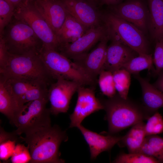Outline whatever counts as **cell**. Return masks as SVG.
<instances>
[{
  "label": "cell",
  "instance_id": "2e32d148",
  "mask_svg": "<svg viewBox=\"0 0 163 163\" xmlns=\"http://www.w3.org/2000/svg\"><path fill=\"white\" fill-rule=\"evenodd\" d=\"M32 2L56 34L64 24L67 15V11L62 2L61 0H37Z\"/></svg>",
  "mask_w": 163,
  "mask_h": 163
},
{
  "label": "cell",
  "instance_id": "484cf974",
  "mask_svg": "<svg viewBox=\"0 0 163 163\" xmlns=\"http://www.w3.org/2000/svg\"><path fill=\"white\" fill-rule=\"evenodd\" d=\"M153 63L152 54H140L131 59L122 68L131 74L137 75L143 70H154Z\"/></svg>",
  "mask_w": 163,
  "mask_h": 163
},
{
  "label": "cell",
  "instance_id": "ac0fdd59",
  "mask_svg": "<svg viewBox=\"0 0 163 163\" xmlns=\"http://www.w3.org/2000/svg\"><path fill=\"white\" fill-rule=\"evenodd\" d=\"M89 28L67 11L65 21L56 34L60 47L75 41L83 35Z\"/></svg>",
  "mask_w": 163,
  "mask_h": 163
},
{
  "label": "cell",
  "instance_id": "74e56055",
  "mask_svg": "<svg viewBox=\"0 0 163 163\" xmlns=\"http://www.w3.org/2000/svg\"><path fill=\"white\" fill-rule=\"evenodd\" d=\"M12 5L16 9L24 2L23 0H5Z\"/></svg>",
  "mask_w": 163,
  "mask_h": 163
},
{
  "label": "cell",
  "instance_id": "8d00e7d4",
  "mask_svg": "<svg viewBox=\"0 0 163 163\" xmlns=\"http://www.w3.org/2000/svg\"><path fill=\"white\" fill-rule=\"evenodd\" d=\"M125 0H101V4L106 5L109 6L119 4Z\"/></svg>",
  "mask_w": 163,
  "mask_h": 163
},
{
  "label": "cell",
  "instance_id": "7402d4cb",
  "mask_svg": "<svg viewBox=\"0 0 163 163\" xmlns=\"http://www.w3.org/2000/svg\"><path fill=\"white\" fill-rule=\"evenodd\" d=\"M0 78L4 80L13 98L16 107V113L23 107L24 96L29 89L36 82L17 78H4L0 77Z\"/></svg>",
  "mask_w": 163,
  "mask_h": 163
},
{
  "label": "cell",
  "instance_id": "7c38bea8",
  "mask_svg": "<svg viewBox=\"0 0 163 163\" xmlns=\"http://www.w3.org/2000/svg\"><path fill=\"white\" fill-rule=\"evenodd\" d=\"M77 92L78 98L76 105L69 116V128L77 127L86 117L96 111L104 109L102 102L96 97L93 89L81 85Z\"/></svg>",
  "mask_w": 163,
  "mask_h": 163
},
{
  "label": "cell",
  "instance_id": "4fadbf2b",
  "mask_svg": "<svg viewBox=\"0 0 163 163\" xmlns=\"http://www.w3.org/2000/svg\"><path fill=\"white\" fill-rule=\"evenodd\" d=\"M67 11L88 28L103 24V12L88 0H61Z\"/></svg>",
  "mask_w": 163,
  "mask_h": 163
},
{
  "label": "cell",
  "instance_id": "277c9868",
  "mask_svg": "<svg viewBox=\"0 0 163 163\" xmlns=\"http://www.w3.org/2000/svg\"><path fill=\"white\" fill-rule=\"evenodd\" d=\"M2 37L8 52L15 55L39 53L43 44L31 27L14 17L5 29Z\"/></svg>",
  "mask_w": 163,
  "mask_h": 163
},
{
  "label": "cell",
  "instance_id": "d4e9b609",
  "mask_svg": "<svg viewBox=\"0 0 163 163\" xmlns=\"http://www.w3.org/2000/svg\"><path fill=\"white\" fill-rule=\"evenodd\" d=\"M15 104L4 80L0 78V112L11 123L16 111Z\"/></svg>",
  "mask_w": 163,
  "mask_h": 163
},
{
  "label": "cell",
  "instance_id": "3957f363",
  "mask_svg": "<svg viewBox=\"0 0 163 163\" xmlns=\"http://www.w3.org/2000/svg\"><path fill=\"white\" fill-rule=\"evenodd\" d=\"M0 77L4 78H17L49 84L53 78L41 58L39 53L15 55L9 53L8 62L0 69Z\"/></svg>",
  "mask_w": 163,
  "mask_h": 163
},
{
  "label": "cell",
  "instance_id": "4dcf8cb0",
  "mask_svg": "<svg viewBox=\"0 0 163 163\" xmlns=\"http://www.w3.org/2000/svg\"><path fill=\"white\" fill-rule=\"evenodd\" d=\"M14 8L5 0H0V36L13 18Z\"/></svg>",
  "mask_w": 163,
  "mask_h": 163
},
{
  "label": "cell",
  "instance_id": "f35d334b",
  "mask_svg": "<svg viewBox=\"0 0 163 163\" xmlns=\"http://www.w3.org/2000/svg\"><path fill=\"white\" fill-rule=\"evenodd\" d=\"M98 6L101 4V0H88Z\"/></svg>",
  "mask_w": 163,
  "mask_h": 163
},
{
  "label": "cell",
  "instance_id": "9a60e30c",
  "mask_svg": "<svg viewBox=\"0 0 163 163\" xmlns=\"http://www.w3.org/2000/svg\"><path fill=\"white\" fill-rule=\"evenodd\" d=\"M107 46L104 69L112 73L122 69L124 66L139 54L120 40L111 39Z\"/></svg>",
  "mask_w": 163,
  "mask_h": 163
},
{
  "label": "cell",
  "instance_id": "30bf717a",
  "mask_svg": "<svg viewBox=\"0 0 163 163\" xmlns=\"http://www.w3.org/2000/svg\"><path fill=\"white\" fill-rule=\"evenodd\" d=\"M109 36L107 27L104 23L89 28L75 41L61 46L59 52L75 60L87 53L86 52L97 42Z\"/></svg>",
  "mask_w": 163,
  "mask_h": 163
},
{
  "label": "cell",
  "instance_id": "52a82bcc",
  "mask_svg": "<svg viewBox=\"0 0 163 163\" xmlns=\"http://www.w3.org/2000/svg\"><path fill=\"white\" fill-rule=\"evenodd\" d=\"M14 17L27 24L42 42L43 46L59 52L60 44L56 34L32 2H24L15 10Z\"/></svg>",
  "mask_w": 163,
  "mask_h": 163
},
{
  "label": "cell",
  "instance_id": "4316f807",
  "mask_svg": "<svg viewBox=\"0 0 163 163\" xmlns=\"http://www.w3.org/2000/svg\"><path fill=\"white\" fill-rule=\"evenodd\" d=\"M113 73L115 88L119 95L124 99L128 98L131 81V74L122 68Z\"/></svg>",
  "mask_w": 163,
  "mask_h": 163
},
{
  "label": "cell",
  "instance_id": "9c48e42d",
  "mask_svg": "<svg viewBox=\"0 0 163 163\" xmlns=\"http://www.w3.org/2000/svg\"><path fill=\"white\" fill-rule=\"evenodd\" d=\"M109 11L131 23L145 34L148 31L149 10L146 0H125L109 6Z\"/></svg>",
  "mask_w": 163,
  "mask_h": 163
},
{
  "label": "cell",
  "instance_id": "e575fe53",
  "mask_svg": "<svg viewBox=\"0 0 163 163\" xmlns=\"http://www.w3.org/2000/svg\"><path fill=\"white\" fill-rule=\"evenodd\" d=\"M9 57L8 52L4 40L2 37H0V69L6 65Z\"/></svg>",
  "mask_w": 163,
  "mask_h": 163
},
{
  "label": "cell",
  "instance_id": "6da1fadb",
  "mask_svg": "<svg viewBox=\"0 0 163 163\" xmlns=\"http://www.w3.org/2000/svg\"><path fill=\"white\" fill-rule=\"evenodd\" d=\"M19 137L27 145L31 156L30 163H62L59 149L61 143L67 140L65 131L51 123L31 129Z\"/></svg>",
  "mask_w": 163,
  "mask_h": 163
},
{
  "label": "cell",
  "instance_id": "8fae6325",
  "mask_svg": "<svg viewBox=\"0 0 163 163\" xmlns=\"http://www.w3.org/2000/svg\"><path fill=\"white\" fill-rule=\"evenodd\" d=\"M81 85L76 82L62 78L52 84L48 89V94L51 113L57 115L66 112L72 96Z\"/></svg>",
  "mask_w": 163,
  "mask_h": 163
},
{
  "label": "cell",
  "instance_id": "5bb4252c",
  "mask_svg": "<svg viewBox=\"0 0 163 163\" xmlns=\"http://www.w3.org/2000/svg\"><path fill=\"white\" fill-rule=\"evenodd\" d=\"M109 40V36L105 37L91 52L74 60L89 77L94 81L96 77L104 69L107 43Z\"/></svg>",
  "mask_w": 163,
  "mask_h": 163
},
{
  "label": "cell",
  "instance_id": "cb8c5ba5",
  "mask_svg": "<svg viewBox=\"0 0 163 163\" xmlns=\"http://www.w3.org/2000/svg\"><path fill=\"white\" fill-rule=\"evenodd\" d=\"M14 131L8 133L0 127V159L6 161L11 158L17 144L20 142L19 137Z\"/></svg>",
  "mask_w": 163,
  "mask_h": 163
},
{
  "label": "cell",
  "instance_id": "ab89813d",
  "mask_svg": "<svg viewBox=\"0 0 163 163\" xmlns=\"http://www.w3.org/2000/svg\"><path fill=\"white\" fill-rule=\"evenodd\" d=\"M37 0H23V1L24 2H30L34 1H36Z\"/></svg>",
  "mask_w": 163,
  "mask_h": 163
},
{
  "label": "cell",
  "instance_id": "8992f818",
  "mask_svg": "<svg viewBox=\"0 0 163 163\" xmlns=\"http://www.w3.org/2000/svg\"><path fill=\"white\" fill-rule=\"evenodd\" d=\"M39 54L53 78H63L83 86L94 84L95 81L79 66L59 52L43 46Z\"/></svg>",
  "mask_w": 163,
  "mask_h": 163
},
{
  "label": "cell",
  "instance_id": "1f68e13d",
  "mask_svg": "<svg viewBox=\"0 0 163 163\" xmlns=\"http://www.w3.org/2000/svg\"><path fill=\"white\" fill-rule=\"evenodd\" d=\"M145 130L146 136L163 132V118L159 113L156 111L148 118Z\"/></svg>",
  "mask_w": 163,
  "mask_h": 163
},
{
  "label": "cell",
  "instance_id": "ffe728a7",
  "mask_svg": "<svg viewBox=\"0 0 163 163\" xmlns=\"http://www.w3.org/2000/svg\"><path fill=\"white\" fill-rule=\"evenodd\" d=\"M149 10L148 31L154 40L163 39V0H146Z\"/></svg>",
  "mask_w": 163,
  "mask_h": 163
},
{
  "label": "cell",
  "instance_id": "44dd1931",
  "mask_svg": "<svg viewBox=\"0 0 163 163\" xmlns=\"http://www.w3.org/2000/svg\"><path fill=\"white\" fill-rule=\"evenodd\" d=\"M145 125L142 121L133 125L118 143L120 146L126 147L129 153H139L146 136Z\"/></svg>",
  "mask_w": 163,
  "mask_h": 163
},
{
  "label": "cell",
  "instance_id": "d590c367",
  "mask_svg": "<svg viewBox=\"0 0 163 163\" xmlns=\"http://www.w3.org/2000/svg\"><path fill=\"white\" fill-rule=\"evenodd\" d=\"M158 75L159 76L157 79L152 85L163 93V70Z\"/></svg>",
  "mask_w": 163,
  "mask_h": 163
},
{
  "label": "cell",
  "instance_id": "f1b7e54d",
  "mask_svg": "<svg viewBox=\"0 0 163 163\" xmlns=\"http://www.w3.org/2000/svg\"><path fill=\"white\" fill-rule=\"evenodd\" d=\"M98 83L102 94L108 98L116 94L117 91L113 80V73L108 71L102 70L99 73Z\"/></svg>",
  "mask_w": 163,
  "mask_h": 163
},
{
  "label": "cell",
  "instance_id": "603a6c76",
  "mask_svg": "<svg viewBox=\"0 0 163 163\" xmlns=\"http://www.w3.org/2000/svg\"><path fill=\"white\" fill-rule=\"evenodd\" d=\"M139 153L149 155L163 162V138L151 135L145 137Z\"/></svg>",
  "mask_w": 163,
  "mask_h": 163
},
{
  "label": "cell",
  "instance_id": "f546056e",
  "mask_svg": "<svg viewBox=\"0 0 163 163\" xmlns=\"http://www.w3.org/2000/svg\"><path fill=\"white\" fill-rule=\"evenodd\" d=\"M116 163H156L160 162L155 158L140 153H122L113 161Z\"/></svg>",
  "mask_w": 163,
  "mask_h": 163
},
{
  "label": "cell",
  "instance_id": "83f0119b",
  "mask_svg": "<svg viewBox=\"0 0 163 163\" xmlns=\"http://www.w3.org/2000/svg\"><path fill=\"white\" fill-rule=\"evenodd\" d=\"M48 84L43 81L34 83L28 90L23 97V101L25 103L34 100L48 99Z\"/></svg>",
  "mask_w": 163,
  "mask_h": 163
},
{
  "label": "cell",
  "instance_id": "d6986e66",
  "mask_svg": "<svg viewBox=\"0 0 163 163\" xmlns=\"http://www.w3.org/2000/svg\"><path fill=\"white\" fill-rule=\"evenodd\" d=\"M134 76L141 85L143 106L145 109L152 114L163 107V93L139 74Z\"/></svg>",
  "mask_w": 163,
  "mask_h": 163
},
{
  "label": "cell",
  "instance_id": "ba28073f",
  "mask_svg": "<svg viewBox=\"0 0 163 163\" xmlns=\"http://www.w3.org/2000/svg\"><path fill=\"white\" fill-rule=\"evenodd\" d=\"M48 101L42 99L29 102L15 113L10 123L17 127L14 131L16 134L20 136L34 127L51 123V113L46 107Z\"/></svg>",
  "mask_w": 163,
  "mask_h": 163
},
{
  "label": "cell",
  "instance_id": "836d02e7",
  "mask_svg": "<svg viewBox=\"0 0 163 163\" xmlns=\"http://www.w3.org/2000/svg\"><path fill=\"white\" fill-rule=\"evenodd\" d=\"M155 42L153 60L155 66L154 72L156 75H158L163 70V39Z\"/></svg>",
  "mask_w": 163,
  "mask_h": 163
},
{
  "label": "cell",
  "instance_id": "e0dca14e",
  "mask_svg": "<svg viewBox=\"0 0 163 163\" xmlns=\"http://www.w3.org/2000/svg\"><path fill=\"white\" fill-rule=\"evenodd\" d=\"M77 127L89 146L91 159H95L101 152L110 150L122 137L109 134L106 136L101 135L86 128L82 124Z\"/></svg>",
  "mask_w": 163,
  "mask_h": 163
},
{
  "label": "cell",
  "instance_id": "7a4b0ae2",
  "mask_svg": "<svg viewBox=\"0 0 163 163\" xmlns=\"http://www.w3.org/2000/svg\"><path fill=\"white\" fill-rule=\"evenodd\" d=\"M106 113L108 134L113 135L147 119L151 114L143 106L118 94L102 102Z\"/></svg>",
  "mask_w": 163,
  "mask_h": 163
},
{
  "label": "cell",
  "instance_id": "d6a6232c",
  "mask_svg": "<svg viewBox=\"0 0 163 163\" xmlns=\"http://www.w3.org/2000/svg\"><path fill=\"white\" fill-rule=\"evenodd\" d=\"M31 159L28 147L19 142L16 145L10 160L12 163H27Z\"/></svg>",
  "mask_w": 163,
  "mask_h": 163
},
{
  "label": "cell",
  "instance_id": "5b68a950",
  "mask_svg": "<svg viewBox=\"0 0 163 163\" xmlns=\"http://www.w3.org/2000/svg\"><path fill=\"white\" fill-rule=\"evenodd\" d=\"M103 21L108 29L110 40H118L139 54H150V45L145 34L136 26L109 11L103 13Z\"/></svg>",
  "mask_w": 163,
  "mask_h": 163
}]
</instances>
